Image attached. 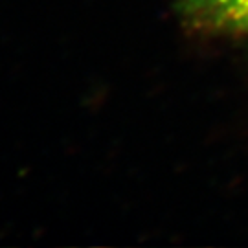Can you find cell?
Segmentation results:
<instances>
[{"instance_id":"6da1fadb","label":"cell","mask_w":248,"mask_h":248,"mask_svg":"<svg viewBox=\"0 0 248 248\" xmlns=\"http://www.w3.org/2000/svg\"><path fill=\"white\" fill-rule=\"evenodd\" d=\"M169 4L199 33L248 37V0H169Z\"/></svg>"}]
</instances>
